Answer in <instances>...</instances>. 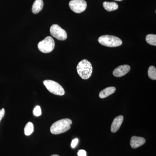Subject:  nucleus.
<instances>
[{
	"mask_svg": "<svg viewBox=\"0 0 156 156\" xmlns=\"http://www.w3.org/2000/svg\"><path fill=\"white\" fill-rule=\"evenodd\" d=\"M72 121L70 119H64L58 120L53 123L50 128L51 133L53 134H59L69 130Z\"/></svg>",
	"mask_w": 156,
	"mask_h": 156,
	"instance_id": "1",
	"label": "nucleus"
},
{
	"mask_svg": "<svg viewBox=\"0 0 156 156\" xmlns=\"http://www.w3.org/2000/svg\"><path fill=\"white\" fill-rule=\"evenodd\" d=\"M76 68L78 74L83 80H88L92 76L93 71L92 65L87 59H83L80 62Z\"/></svg>",
	"mask_w": 156,
	"mask_h": 156,
	"instance_id": "2",
	"label": "nucleus"
},
{
	"mask_svg": "<svg viewBox=\"0 0 156 156\" xmlns=\"http://www.w3.org/2000/svg\"><path fill=\"white\" fill-rule=\"evenodd\" d=\"M98 41L101 44L110 48L119 47L122 44V41L119 38L108 35H105L99 37Z\"/></svg>",
	"mask_w": 156,
	"mask_h": 156,
	"instance_id": "3",
	"label": "nucleus"
},
{
	"mask_svg": "<svg viewBox=\"0 0 156 156\" xmlns=\"http://www.w3.org/2000/svg\"><path fill=\"white\" fill-rule=\"evenodd\" d=\"M43 83L48 91L52 94L60 96L64 95V89L57 82L51 80H45Z\"/></svg>",
	"mask_w": 156,
	"mask_h": 156,
	"instance_id": "4",
	"label": "nucleus"
},
{
	"mask_svg": "<svg viewBox=\"0 0 156 156\" xmlns=\"http://www.w3.org/2000/svg\"><path fill=\"white\" fill-rule=\"evenodd\" d=\"M55 42L53 38L48 36L38 44V48L41 52L43 53H50L55 48Z\"/></svg>",
	"mask_w": 156,
	"mask_h": 156,
	"instance_id": "5",
	"label": "nucleus"
},
{
	"mask_svg": "<svg viewBox=\"0 0 156 156\" xmlns=\"http://www.w3.org/2000/svg\"><path fill=\"white\" fill-rule=\"evenodd\" d=\"M51 35L59 41H65L67 38V33L57 24H53L50 28Z\"/></svg>",
	"mask_w": 156,
	"mask_h": 156,
	"instance_id": "6",
	"label": "nucleus"
},
{
	"mask_svg": "<svg viewBox=\"0 0 156 156\" xmlns=\"http://www.w3.org/2000/svg\"><path fill=\"white\" fill-rule=\"evenodd\" d=\"M87 4L85 0H72L69 3V8L76 13H81L87 9Z\"/></svg>",
	"mask_w": 156,
	"mask_h": 156,
	"instance_id": "7",
	"label": "nucleus"
},
{
	"mask_svg": "<svg viewBox=\"0 0 156 156\" xmlns=\"http://www.w3.org/2000/svg\"><path fill=\"white\" fill-rule=\"evenodd\" d=\"M131 67L128 65H124L118 66L113 72V74L116 77H120L126 75L130 71Z\"/></svg>",
	"mask_w": 156,
	"mask_h": 156,
	"instance_id": "8",
	"label": "nucleus"
},
{
	"mask_svg": "<svg viewBox=\"0 0 156 156\" xmlns=\"http://www.w3.org/2000/svg\"><path fill=\"white\" fill-rule=\"evenodd\" d=\"M145 142V139L144 137L134 136L131 138L130 144L132 148L136 149L144 145Z\"/></svg>",
	"mask_w": 156,
	"mask_h": 156,
	"instance_id": "9",
	"label": "nucleus"
},
{
	"mask_svg": "<svg viewBox=\"0 0 156 156\" xmlns=\"http://www.w3.org/2000/svg\"><path fill=\"white\" fill-rule=\"evenodd\" d=\"M124 117L122 115H119L116 117L113 121L111 127V131L112 133H115L119 129L122 124Z\"/></svg>",
	"mask_w": 156,
	"mask_h": 156,
	"instance_id": "10",
	"label": "nucleus"
},
{
	"mask_svg": "<svg viewBox=\"0 0 156 156\" xmlns=\"http://www.w3.org/2000/svg\"><path fill=\"white\" fill-rule=\"evenodd\" d=\"M44 7V2L43 0H35L34 2L32 8V11L34 14L39 13Z\"/></svg>",
	"mask_w": 156,
	"mask_h": 156,
	"instance_id": "11",
	"label": "nucleus"
},
{
	"mask_svg": "<svg viewBox=\"0 0 156 156\" xmlns=\"http://www.w3.org/2000/svg\"><path fill=\"white\" fill-rule=\"evenodd\" d=\"M116 91L115 87H109L101 91L99 94V97L101 98H104L112 95Z\"/></svg>",
	"mask_w": 156,
	"mask_h": 156,
	"instance_id": "12",
	"label": "nucleus"
},
{
	"mask_svg": "<svg viewBox=\"0 0 156 156\" xmlns=\"http://www.w3.org/2000/svg\"><path fill=\"white\" fill-rule=\"evenodd\" d=\"M104 9L108 11H112L116 10L119 8L118 4L115 2H105L103 3Z\"/></svg>",
	"mask_w": 156,
	"mask_h": 156,
	"instance_id": "13",
	"label": "nucleus"
},
{
	"mask_svg": "<svg viewBox=\"0 0 156 156\" xmlns=\"http://www.w3.org/2000/svg\"><path fill=\"white\" fill-rule=\"evenodd\" d=\"M34 131V126L32 123L29 122L26 125L24 128V134L26 136H29L33 133Z\"/></svg>",
	"mask_w": 156,
	"mask_h": 156,
	"instance_id": "14",
	"label": "nucleus"
},
{
	"mask_svg": "<svg viewBox=\"0 0 156 156\" xmlns=\"http://www.w3.org/2000/svg\"><path fill=\"white\" fill-rule=\"evenodd\" d=\"M146 41L148 44L153 46H156V35L155 34H149L146 37Z\"/></svg>",
	"mask_w": 156,
	"mask_h": 156,
	"instance_id": "15",
	"label": "nucleus"
},
{
	"mask_svg": "<svg viewBox=\"0 0 156 156\" xmlns=\"http://www.w3.org/2000/svg\"><path fill=\"white\" fill-rule=\"evenodd\" d=\"M149 77L152 80H156V69L153 66H150L148 71Z\"/></svg>",
	"mask_w": 156,
	"mask_h": 156,
	"instance_id": "16",
	"label": "nucleus"
},
{
	"mask_svg": "<svg viewBox=\"0 0 156 156\" xmlns=\"http://www.w3.org/2000/svg\"><path fill=\"white\" fill-rule=\"evenodd\" d=\"M34 114L36 116H40L42 114L41 109L39 106H37L34 110Z\"/></svg>",
	"mask_w": 156,
	"mask_h": 156,
	"instance_id": "17",
	"label": "nucleus"
},
{
	"mask_svg": "<svg viewBox=\"0 0 156 156\" xmlns=\"http://www.w3.org/2000/svg\"><path fill=\"white\" fill-rule=\"evenodd\" d=\"M78 141H79V140L78 138H75V139L73 140L71 143V147H72L74 148L76 147V146L78 144Z\"/></svg>",
	"mask_w": 156,
	"mask_h": 156,
	"instance_id": "18",
	"label": "nucleus"
},
{
	"mask_svg": "<svg viewBox=\"0 0 156 156\" xmlns=\"http://www.w3.org/2000/svg\"><path fill=\"white\" fill-rule=\"evenodd\" d=\"M77 154L78 156H87V152L84 150H80L78 151Z\"/></svg>",
	"mask_w": 156,
	"mask_h": 156,
	"instance_id": "19",
	"label": "nucleus"
},
{
	"mask_svg": "<svg viewBox=\"0 0 156 156\" xmlns=\"http://www.w3.org/2000/svg\"><path fill=\"white\" fill-rule=\"evenodd\" d=\"M5 115V109L4 108L2 109V110H0V122L1 120L3 119V117H4Z\"/></svg>",
	"mask_w": 156,
	"mask_h": 156,
	"instance_id": "20",
	"label": "nucleus"
},
{
	"mask_svg": "<svg viewBox=\"0 0 156 156\" xmlns=\"http://www.w3.org/2000/svg\"><path fill=\"white\" fill-rule=\"evenodd\" d=\"M51 156H59V155H58L57 154H53V155H52Z\"/></svg>",
	"mask_w": 156,
	"mask_h": 156,
	"instance_id": "21",
	"label": "nucleus"
},
{
	"mask_svg": "<svg viewBox=\"0 0 156 156\" xmlns=\"http://www.w3.org/2000/svg\"><path fill=\"white\" fill-rule=\"evenodd\" d=\"M114 1H118V2H120V1H123V0H114Z\"/></svg>",
	"mask_w": 156,
	"mask_h": 156,
	"instance_id": "22",
	"label": "nucleus"
}]
</instances>
